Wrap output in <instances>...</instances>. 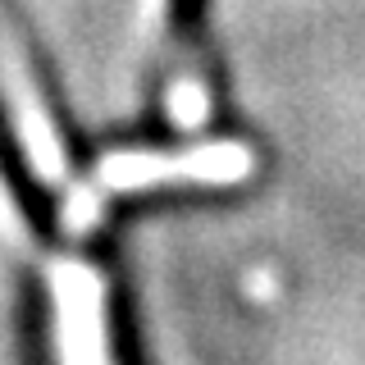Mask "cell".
I'll use <instances>...</instances> for the list:
<instances>
[{
  "label": "cell",
  "mask_w": 365,
  "mask_h": 365,
  "mask_svg": "<svg viewBox=\"0 0 365 365\" xmlns=\"http://www.w3.org/2000/svg\"><path fill=\"white\" fill-rule=\"evenodd\" d=\"M215 110V78L205 51L201 0H174L165 41V114L174 128H201Z\"/></svg>",
  "instance_id": "obj_2"
},
{
  "label": "cell",
  "mask_w": 365,
  "mask_h": 365,
  "mask_svg": "<svg viewBox=\"0 0 365 365\" xmlns=\"http://www.w3.org/2000/svg\"><path fill=\"white\" fill-rule=\"evenodd\" d=\"M0 91L9 101V114H14V128L28 146L37 174L46 178H60L64 174V155H60V133H55L51 106L41 96V83L32 73L28 51L19 46V37L9 28H0Z\"/></svg>",
  "instance_id": "obj_4"
},
{
  "label": "cell",
  "mask_w": 365,
  "mask_h": 365,
  "mask_svg": "<svg viewBox=\"0 0 365 365\" xmlns=\"http://www.w3.org/2000/svg\"><path fill=\"white\" fill-rule=\"evenodd\" d=\"M251 151L242 142H205L182 155L165 151H128L110 155L87 182H78L73 197L64 205V224L83 233L101 220V210L123 197V192H146V187H169V182H237L251 174Z\"/></svg>",
  "instance_id": "obj_1"
},
{
  "label": "cell",
  "mask_w": 365,
  "mask_h": 365,
  "mask_svg": "<svg viewBox=\"0 0 365 365\" xmlns=\"http://www.w3.org/2000/svg\"><path fill=\"white\" fill-rule=\"evenodd\" d=\"M51 288H55V347H60V365H110L101 274L87 265H60Z\"/></svg>",
  "instance_id": "obj_3"
}]
</instances>
